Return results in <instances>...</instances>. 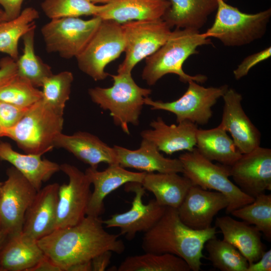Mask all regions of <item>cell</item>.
Segmentation results:
<instances>
[{"label": "cell", "mask_w": 271, "mask_h": 271, "mask_svg": "<svg viewBox=\"0 0 271 271\" xmlns=\"http://www.w3.org/2000/svg\"><path fill=\"white\" fill-rule=\"evenodd\" d=\"M119 235L107 232L99 217L86 215L77 224L56 229L37 241L46 255L67 271L105 251L122 253L125 246Z\"/></svg>", "instance_id": "obj_1"}, {"label": "cell", "mask_w": 271, "mask_h": 271, "mask_svg": "<svg viewBox=\"0 0 271 271\" xmlns=\"http://www.w3.org/2000/svg\"><path fill=\"white\" fill-rule=\"evenodd\" d=\"M216 229H193L181 220L177 208L167 207L159 221L145 232L142 247L145 252L175 255L184 259L191 270L199 271L205 257V244L215 237Z\"/></svg>", "instance_id": "obj_2"}, {"label": "cell", "mask_w": 271, "mask_h": 271, "mask_svg": "<svg viewBox=\"0 0 271 271\" xmlns=\"http://www.w3.org/2000/svg\"><path fill=\"white\" fill-rule=\"evenodd\" d=\"M211 44L204 33L187 29H176L166 42L154 53L146 58V64L142 77L147 84L154 85L164 76L175 74L184 83L193 80L203 83L207 79L205 75L194 76L186 73L183 64L191 55L198 54L199 46Z\"/></svg>", "instance_id": "obj_3"}, {"label": "cell", "mask_w": 271, "mask_h": 271, "mask_svg": "<svg viewBox=\"0 0 271 271\" xmlns=\"http://www.w3.org/2000/svg\"><path fill=\"white\" fill-rule=\"evenodd\" d=\"M63 124V113L41 99L16 125L1 130L0 137L12 139L26 154L43 155L54 148V140L62 132Z\"/></svg>", "instance_id": "obj_4"}, {"label": "cell", "mask_w": 271, "mask_h": 271, "mask_svg": "<svg viewBox=\"0 0 271 271\" xmlns=\"http://www.w3.org/2000/svg\"><path fill=\"white\" fill-rule=\"evenodd\" d=\"M109 75L113 80L112 86L89 88L88 94L94 103L109 111L115 125L129 134L128 124H139L144 99L151 94L152 90L139 86L131 73Z\"/></svg>", "instance_id": "obj_5"}, {"label": "cell", "mask_w": 271, "mask_h": 271, "mask_svg": "<svg viewBox=\"0 0 271 271\" xmlns=\"http://www.w3.org/2000/svg\"><path fill=\"white\" fill-rule=\"evenodd\" d=\"M182 167L183 176L192 185L204 190H213L223 194L228 200L226 213L252 202L255 198L251 197L233 183L230 177V167L222 164H215L200 154L196 148L187 151L179 157Z\"/></svg>", "instance_id": "obj_6"}, {"label": "cell", "mask_w": 271, "mask_h": 271, "mask_svg": "<svg viewBox=\"0 0 271 271\" xmlns=\"http://www.w3.org/2000/svg\"><path fill=\"white\" fill-rule=\"evenodd\" d=\"M216 10L214 22L204 34L228 47L241 46L261 38L271 16L270 8L247 14L224 0H217Z\"/></svg>", "instance_id": "obj_7"}, {"label": "cell", "mask_w": 271, "mask_h": 271, "mask_svg": "<svg viewBox=\"0 0 271 271\" xmlns=\"http://www.w3.org/2000/svg\"><path fill=\"white\" fill-rule=\"evenodd\" d=\"M125 43L121 24L102 20L98 28L76 58L79 69L95 81L105 79L109 74L106 66L124 52Z\"/></svg>", "instance_id": "obj_8"}, {"label": "cell", "mask_w": 271, "mask_h": 271, "mask_svg": "<svg viewBox=\"0 0 271 271\" xmlns=\"http://www.w3.org/2000/svg\"><path fill=\"white\" fill-rule=\"evenodd\" d=\"M102 21L97 16L87 20L79 17L51 20L41 29L47 52L58 53L66 59L76 58L87 45Z\"/></svg>", "instance_id": "obj_9"}, {"label": "cell", "mask_w": 271, "mask_h": 271, "mask_svg": "<svg viewBox=\"0 0 271 271\" xmlns=\"http://www.w3.org/2000/svg\"><path fill=\"white\" fill-rule=\"evenodd\" d=\"M186 92L178 99L171 102L155 101L149 97L144 104L152 110H162L174 113L177 123L189 121L197 125L206 124L212 116V107L229 88L227 85L205 87L192 80Z\"/></svg>", "instance_id": "obj_10"}, {"label": "cell", "mask_w": 271, "mask_h": 271, "mask_svg": "<svg viewBox=\"0 0 271 271\" xmlns=\"http://www.w3.org/2000/svg\"><path fill=\"white\" fill-rule=\"evenodd\" d=\"M121 26L125 55L117 73H131L139 62L152 55L166 42L172 32L162 19L129 21Z\"/></svg>", "instance_id": "obj_11"}, {"label": "cell", "mask_w": 271, "mask_h": 271, "mask_svg": "<svg viewBox=\"0 0 271 271\" xmlns=\"http://www.w3.org/2000/svg\"><path fill=\"white\" fill-rule=\"evenodd\" d=\"M0 190V222L8 236L21 233L26 212L37 191L15 167L7 170Z\"/></svg>", "instance_id": "obj_12"}, {"label": "cell", "mask_w": 271, "mask_h": 271, "mask_svg": "<svg viewBox=\"0 0 271 271\" xmlns=\"http://www.w3.org/2000/svg\"><path fill=\"white\" fill-rule=\"evenodd\" d=\"M60 166V170L68 176L69 181L59 187L55 229L81 222L86 216L91 194V184L85 172L69 164Z\"/></svg>", "instance_id": "obj_13"}, {"label": "cell", "mask_w": 271, "mask_h": 271, "mask_svg": "<svg viewBox=\"0 0 271 271\" xmlns=\"http://www.w3.org/2000/svg\"><path fill=\"white\" fill-rule=\"evenodd\" d=\"M126 185L127 189L134 194L130 208L112 215L102 220V223L106 228H119V234L125 235L130 240L138 232H145L152 228L163 216L167 207L159 205L155 199L144 204L143 197L146 190L141 183L132 182Z\"/></svg>", "instance_id": "obj_14"}, {"label": "cell", "mask_w": 271, "mask_h": 271, "mask_svg": "<svg viewBox=\"0 0 271 271\" xmlns=\"http://www.w3.org/2000/svg\"><path fill=\"white\" fill-rule=\"evenodd\" d=\"M235 184L247 195L256 197L271 190V150L259 146L242 154L230 167Z\"/></svg>", "instance_id": "obj_15"}, {"label": "cell", "mask_w": 271, "mask_h": 271, "mask_svg": "<svg viewBox=\"0 0 271 271\" xmlns=\"http://www.w3.org/2000/svg\"><path fill=\"white\" fill-rule=\"evenodd\" d=\"M222 97L224 105L222 119L218 126L230 133L241 154L260 146V132L245 113L241 104V94L228 88Z\"/></svg>", "instance_id": "obj_16"}, {"label": "cell", "mask_w": 271, "mask_h": 271, "mask_svg": "<svg viewBox=\"0 0 271 271\" xmlns=\"http://www.w3.org/2000/svg\"><path fill=\"white\" fill-rule=\"evenodd\" d=\"M228 204L222 193L192 185L177 210L186 225L194 230H204L211 227L214 217Z\"/></svg>", "instance_id": "obj_17"}, {"label": "cell", "mask_w": 271, "mask_h": 271, "mask_svg": "<svg viewBox=\"0 0 271 271\" xmlns=\"http://www.w3.org/2000/svg\"><path fill=\"white\" fill-rule=\"evenodd\" d=\"M59 186L50 184L37 192L25 214L24 235L38 241L55 229Z\"/></svg>", "instance_id": "obj_18"}, {"label": "cell", "mask_w": 271, "mask_h": 271, "mask_svg": "<svg viewBox=\"0 0 271 271\" xmlns=\"http://www.w3.org/2000/svg\"><path fill=\"white\" fill-rule=\"evenodd\" d=\"M85 173L94 186L86 215L99 217L104 212V201L108 195L124 184L132 182L142 183L146 172H131L118 164H112L102 171L89 167Z\"/></svg>", "instance_id": "obj_19"}, {"label": "cell", "mask_w": 271, "mask_h": 271, "mask_svg": "<svg viewBox=\"0 0 271 271\" xmlns=\"http://www.w3.org/2000/svg\"><path fill=\"white\" fill-rule=\"evenodd\" d=\"M152 129L142 131V139L154 143L160 151L167 155L182 151H192L196 147V124L183 121L177 124H167L158 117L150 124Z\"/></svg>", "instance_id": "obj_20"}, {"label": "cell", "mask_w": 271, "mask_h": 271, "mask_svg": "<svg viewBox=\"0 0 271 271\" xmlns=\"http://www.w3.org/2000/svg\"><path fill=\"white\" fill-rule=\"evenodd\" d=\"M117 164L124 168H132L146 173L183 172L179 159L165 157L152 142L142 139L139 149L131 150L114 145L113 147Z\"/></svg>", "instance_id": "obj_21"}, {"label": "cell", "mask_w": 271, "mask_h": 271, "mask_svg": "<svg viewBox=\"0 0 271 271\" xmlns=\"http://www.w3.org/2000/svg\"><path fill=\"white\" fill-rule=\"evenodd\" d=\"M53 147L65 149L90 167L97 168L101 163L117 164L113 148L88 132L78 131L71 135L62 132L55 137Z\"/></svg>", "instance_id": "obj_22"}, {"label": "cell", "mask_w": 271, "mask_h": 271, "mask_svg": "<svg viewBox=\"0 0 271 271\" xmlns=\"http://www.w3.org/2000/svg\"><path fill=\"white\" fill-rule=\"evenodd\" d=\"M223 240L231 243L246 258L248 264L257 261L265 251L261 232L253 225L237 221L229 216L216 218Z\"/></svg>", "instance_id": "obj_23"}, {"label": "cell", "mask_w": 271, "mask_h": 271, "mask_svg": "<svg viewBox=\"0 0 271 271\" xmlns=\"http://www.w3.org/2000/svg\"><path fill=\"white\" fill-rule=\"evenodd\" d=\"M103 5L97 16L102 20L122 24L132 21L162 19L170 3L168 0H113Z\"/></svg>", "instance_id": "obj_24"}, {"label": "cell", "mask_w": 271, "mask_h": 271, "mask_svg": "<svg viewBox=\"0 0 271 271\" xmlns=\"http://www.w3.org/2000/svg\"><path fill=\"white\" fill-rule=\"evenodd\" d=\"M41 156L19 153L14 150L9 143L0 142V160L11 164L37 191L41 188L43 182L60 171V165L47 159H42Z\"/></svg>", "instance_id": "obj_25"}, {"label": "cell", "mask_w": 271, "mask_h": 271, "mask_svg": "<svg viewBox=\"0 0 271 271\" xmlns=\"http://www.w3.org/2000/svg\"><path fill=\"white\" fill-rule=\"evenodd\" d=\"M44 255L37 240L22 232L8 236L0 251V271H29Z\"/></svg>", "instance_id": "obj_26"}, {"label": "cell", "mask_w": 271, "mask_h": 271, "mask_svg": "<svg viewBox=\"0 0 271 271\" xmlns=\"http://www.w3.org/2000/svg\"><path fill=\"white\" fill-rule=\"evenodd\" d=\"M170 6L162 19L171 28L199 31L217 8V0H168Z\"/></svg>", "instance_id": "obj_27"}, {"label": "cell", "mask_w": 271, "mask_h": 271, "mask_svg": "<svg viewBox=\"0 0 271 271\" xmlns=\"http://www.w3.org/2000/svg\"><path fill=\"white\" fill-rule=\"evenodd\" d=\"M160 205L178 208L192 184L176 173H146L141 183Z\"/></svg>", "instance_id": "obj_28"}, {"label": "cell", "mask_w": 271, "mask_h": 271, "mask_svg": "<svg viewBox=\"0 0 271 271\" xmlns=\"http://www.w3.org/2000/svg\"><path fill=\"white\" fill-rule=\"evenodd\" d=\"M196 149L208 160L231 167L241 156L232 138L219 126L196 133Z\"/></svg>", "instance_id": "obj_29"}, {"label": "cell", "mask_w": 271, "mask_h": 271, "mask_svg": "<svg viewBox=\"0 0 271 271\" xmlns=\"http://www.w3.org/2000/svg\"><path fill=\"white\" fill-rule=\"evenodd\" d=\"M36 25L23 36V54L16 61L17 75L34 86L41 87L44 80L53 73L51 67L36 55L34 41Z\"/></svg>", "instance_id": "obj_30"}, {"label": "cell", "mask_w": 271, "mask_h": 271, "mask_svg": "<svg viewBox=\"0 0 271 271\" xmlns=\"http://www.w3.org/2000/svg\"><path fill=\"white\" fill-rule=\"evenodd\" d=\"M39 12L33 7L22 11L17 18L0 23V52L16 61L19 58V40L39 19Z\"/></svg>", "instance_id": "obj_31"}, {"label": "cell", "mask_w": 271, "mask_h": 271, "mask_svg": "<svg viewBox=\"0 0 271 271\" xmlns=\"http://www.w3.org/2000/svg\"><path fill=\"white\" fill-rule=\"evenodd\" d=\"M118 271H190L182 258L170 253L145 252L125 258L117 268Z\"/></svg>", "instance_id": "obj_32"}, {"label": "cell", "mask_w": 271, "mask_h": 271, "mask_svg": "<svg viewBox=\"0 0 271 271\" xmlns=\"http://www.w3.org/2000/svg\"><path fill=\"white\" fill-rule=\"evenodd\" d=\"M204 247L215 268L221 271H246V258L231 243L215 236L207 241Z\"/></svg>", "instance_id": "obj_33"}, {"label": "cell", "mask_w": 271, "mask_h": 271, "mask_svg": "<svg viewBox=\"0 0 271 271\" xmlns=\"http://www.w3.org/2000/svg\"><path fill=\"white\" fill-rule=\"evenodd\" d=\"M254 226L268 239H271V195L261 193L254 200L230 213Z\"/></svg>", "instance_id": "obj_34"}, {"label": "cell", "mask_w": 271, "mask_h": 271, "mask_svg": "<svg viewBox=\"0 0 271 271\" xmlns=\"http://www.w3.org/2000/svg\"><path fill=\"white\" fill-rule=\"evenodd\" d=\"M73 80L72 73L68 71L52 74L43 82L41 99L53 109L64 113L66 103L70 98Z\"/></svg>", "instance_id": "obj_35"}, {"label": "cell", "mask_w": 271, "mask_h": 271, "mask_svg": "<svg viewBox=\"0 0 271 271\" xmlns=\"http://www.w3.org/2000/svg\"><path fill=\"white\" fill-rule=\"evenodd\" d=\"M41 7L51 20L82 16H97L104 5L97 6L87 0H44Z\"/></svg>", "instance_id": "obj_36"}, {"label": "cell", "mask_w": 271, "mask_h": 271, "mask_svg": "<svg viewBox=\"0 0 271 271\" xmlns=\"http://www.w3.org/2000/svg\"><path fill=\"white\" fill-rule=\"evenodd\" d=\"M42 91L17 75L0 86V101L29 107L42 98Z\"/></svg>", "instance_id": "obj_37"}, {"label": "cell", "mask_w": 271, "mask_h": 271, "mask_svg": "<svg viewBox=\"0 0 271 271\" xmlns=\"http://www.w3.org/2000/svg\"><path fill=\"white\" fill-rule=\"evenodd\" d=\"M30 107H22L0 101V131L16 125Z\"/></svg>", "instance_id": "obj_38"}, {"label": "cell", "mask_w": 271, "mask_h": 271, "mask_svg": "<svg viewBox=\"0 0 271 271\" xmlns=\"http://www.w3.org/2000/svg\"><path fill=\"white\" fill-rule=\"evenodd\" d=\"M270 56V47L248 56L234 70L233 73L234 78L236 80H239L245 76L254 66L269 58Z\"/></svg>", "instance_id": "obj_39"}, {"label": "cell", "mask_w": 271, "mask_h": 271, "mask_svg": "<svg viewBox=\"0 0 271 271\" xmlns=\"http://www.w3.org/2000/svg\"><path fill=\"white\" fill-rule=\"evenodd\" d=\"M17 74L16 61L9 56L0 60V86L7 83Z\"/></svg>", "instance_id": "obj_40"}, {"label": "cell", "mask_w": 271, "mask_h": 271, "mask_svg": "<svg viewBox=\"0 0 271 271\" xmlns=\"http://www.w3.org/2000/svg\"><path fill=\"white\" fill-rule=\"evenodd\" d=\"M24 0H0V5L5 13V21L17 18L22 12Z\"/></svg>", "instance_id": "obj_41"}, {"label": "cell", "mask_w": 271, "mask_h": 271, "mask_svg": "<svg viewBox=\"0 0 271 271\" xmlns=\"http://www.w3.org/2000/svg\"><path fill=\"white\" fill-rule=\"evenodd\" d=\"M271 250L265 251L257 261L249 264L246 271H270Z\"/></svg>", "instance_id": "obj_42"}, {"label": "cell", "mask_w": 271, "mask_h": 271, "mask_svg": "<svg viewBox=\"0 0 271 271\" xmlns=\"http://www.w3.org/2000/svg\"><path fill=\"white\" fill-rule=\"evenodd\" d=\"M112 252L105 251L91 260L92 271H104L106 269L110 262Z\"/></svg>", "instance_id": "obj_43"}, {"label": "cell", "mask_w": 271, "mask_h": 271, "mask_svg": "<svg viewBox=\"0 0 271 271\" xmlns=\"http://www.w3.org/2000/svg\"><path fill=\"white\" fill-rule=\"evenodd\" d=\"M29 271H62L61 268L45 254Z\"/></svg>", "instance_id": "obj_44"}, {"label": "cell", "mask_w": 271, "mask_h": 271, "mask_svg": "<svg viewBox=\"0 0 271 271\" xmlns=\"http://www.w3.org/2000/svg\"><path fill=\"white\" fill-rule=\"evenodd\" d=\"M67 271H92L91 260L76 263L70 266Z\"/></svg>", "instance_id": "obj_45"}, {"label": "cell", "mask_w": 271, "mask_h": 271, "mask_svg": "<svg viewBox=\"0 0 271 271\" xmlns=\"http://www.w3.org/2000/svg\"><path fill=\"white\" fill-rule=\"evenodd\" d=\"M7 237L8 235L3 230L0 222V251L6 242Z\"/></svg>", "instance_id": "obj_46"}, {"label": "cell", "mask_w": 271, "mask_h": 271, "mask_svg": "<svg viewBox=\"0 0 271 271\" xmlns=\"http://www.w3.org/2000/svg\"><path fill=\"white\" fill-rule=\"evenodd\" d=\"M87 1L94 4H96V3H104V4H106L109 3L113 0H87Z\"/></svg>", "instance_id": "obj_47"}, {"label": "cell", "mask_w": 271, "mask_h": 271, "mask_svg": "<svg viewBox=\"0 0 271 271\" xmlns=\"http://www.w3.org/2000/svg\"><path fill=\"white\" fill-rule=\"evenodd\" d=\"M5 21V13L3 9L0 8V23Z\"/></svg>", "instance_id": "obj_48"}, {"label": "cell", "mask_w": 271, "mask_h": 271, "mask_svg": "<svg viewBox=\"0 0 271 271\" xmlns=\"http://www.w3.org/2000/svg\"><path fill=\"white\" fill-rule=\"evenodd\" d=\"M2 184H3V183L0 182V190H1V187H2Z\"/></svg>", "instance_id": "obj_49"}, {"label": "cell", "mask_w": 271, "mask_h": 271, "mask_svg": "<svg viewBox=\"0 0 271 271\" xmlns=\"http://www.w3.org/2000/svg\"><path fill=\"white\" fill-rule=\"evenodd\" d=\"M224 1H225L226 2V0H224Z\"/></svg>", "instance_id": "obj_50"}]
</instances>
